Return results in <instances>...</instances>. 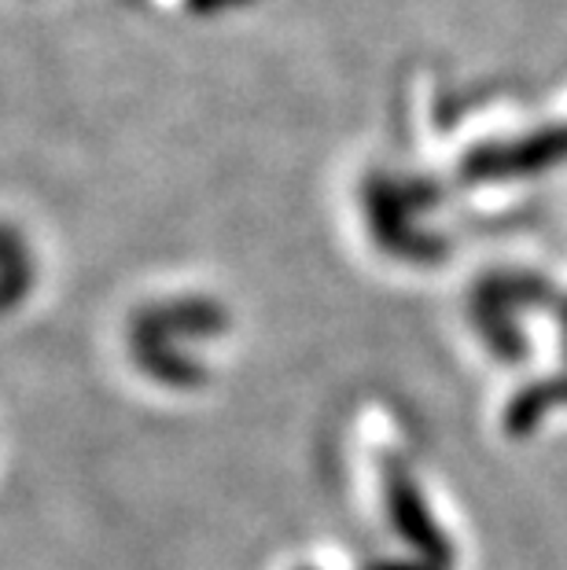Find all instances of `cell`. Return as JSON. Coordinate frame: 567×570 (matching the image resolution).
<instances>
[{"label": "cell", "instance_id": "obj_1", "mask_svg": "<svg viewBox=\"0 0 567 570\" xmlns=\"http://www.w3.org/2000/svg\"><path fill=\"white\" fill-rule=\"evenodd\" d=\"M133 327H144V332H155L166 338H211V335H222L228 327V313L207 298H177V302H166V306L144 309L140 317L133 321Z\"/></svg>", "mask_w": 567, "mask_h": 570}, {"label": "cell", "instance_id": "obj_2", "mask_svg": "<svg viewBox=\"0 0 567 570\" xmlns=\"http://www.w3.org/2000/svg\"><path fill=\"white\" fill-rule=\"evenodd\" d=\"M133 357H137V365L148 372L155 383L174 386V391L207 383V368H203L196 357L180 354L174 346V338L144 332V327H133Z\"/></svg>", "mask_w": 567, "mask_h": 570}, {"label": "cell", "instance_id": "obj_3", "mask_svg": "<svg viewBox=\"0 0 567 570\" xmlns=\"http://www.w3.org/2000/svg\"><path fill=\"white\" fill-rule=\"evenodd\" d=\"M33 287V262L16 228L0 225V313L16 309Z\"/></svg>", "mask_w": 567, "mask_h": 570}]
</instances>
